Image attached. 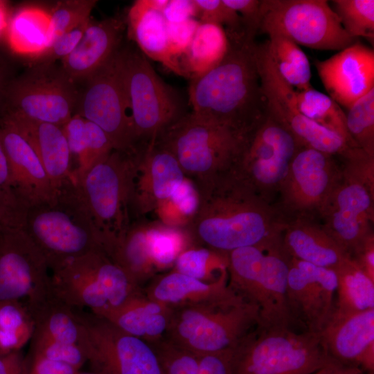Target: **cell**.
Instances as JSON below:
<instances>
[{"label": "cell", "mask_w": 374, "mask_h": 374, "mask_svg": "<svg viewBox=\"0 0 374 374\" xmlns=\"http://www.w3.org/2000/svg\"><path fill=\"white\" fill-rule=\"evenodd\" d=\"M197 190L199 205L185 227L194 244L228 254L282 235L287 220L276 206L230 175Z\"/></svg>", "instance_id": "6da1fadb"}, {"label": "cell", "mask_w": 374, "mask_h": 374, "mask_svg": "<svg viewBox=\"0 0 374 374\" xmlns=\"http://www.w3.org/2000/svg\"><path fill=\"white\" fill-rule=\"evenodd\" d=\"M229 40L221 62L191 80L189 103L195 114L247 136L267 114L256 43L247 37Z\"/></svg>", "instance_id": "7a4b0ae2"}, {"label": "cell", "mask_w": 374, "mask_h": 374, "mask_svg": "<svg viewBox=\"0 0 374 374\" xmlns=\"http://www.w3.org/2000/svg\"><path fill=\"white\" fill-rule=\"evenodd\" d=\"M291 257L282 237L260 246L235 249L228 253V283L258 309V326H296L287 303V276Z\"/></svg>", "instance_id": "3957f363"}, {"label": "cell", "mask_w": 374, "mask_h": 374, "mask_svg": "<svg viewBox=\"0 0 374 374\" xmlns=\"http://www.w3.org/2000/svg\"><path fill=\"white\" fill-rule=\"evenodd\" d=\"M328 357L319 334L258 324L231 349V374H312Z\"/></svg>", "instance_id": "277c9868"}, {"label": "cell", "mask_w": 374, "mask_h": 374, "mask_svg": "<svg viewBox=\"0 0 374 374\" xmlns=\"http://www.w3.org/2000/svg\"><path fill=\"white\" fill-rule=\"evenodd\" d=\"M22 229L51 271L73 258L103 249L74 184L60 189L51 200L29 208Z\"/></svg>", "instance_id": "5b68a950"}, {"label": "cell", "mask_w": 374, "mask_h": 374, "mask_svg": "<svg viewBox=\"0 0 374 374\" xmlns=\"http://www.w3.org/2000/svg\"><path fill=\"white\" fill-rule=\"evenodd\" d=\"M258 322V308L233 292L216 301L172 308L166 337L199 357L232 349Z\"/></svg>", "instance_id": "8992f818"}, {"label": "cell", "mask_w": 374, "mask_h": 374, "mask_svg": "<svg viewBox=\"0 0 374 374\" xmlns=\"http://www.w3.org/2000/svg\"><path fill=\"white\" fill-rule=\"evenodd\" d=\"M136 152L114 150L75 183L107 254L132 223Z\"/></svg>", "instance_id": "52a82bcc"}, {"label": "cell", "mask_w": 374, "mask_h": 374, "mask_svg": "<svg viewBox=\"0 0 374 374\" xmlns=\"http://www.w3.org/2000/svg\"><path fill=\"white\" fill-rule=\"evenodd\" d=\"M341 157L340 177L319 217L325 230L351 256L374 234V157L359 148Z\"/></svg>", "instance_id": "ba28073f"}, {"label": "cell", "mask_w": 374, "mask_h": 374, "mask_svg": "<svg viewBox=\"0 0 374 374\" xmlns=\"http://www.w3.org/2000/svg\"><path fill=\"white\" fill-rule=\"evenodd\" d=\"M245 137L190 112L156 141L174 156L185 176L198 188L229 172Z\"/></svg>", "instance_id": "9c48e42d"}, {"label": "cell", "mask_w": 374, "mask_h": 374, "mask_svg": "<svg viewBox=\"0 0 374 374\" xmlns=\"http://www.w3.org/2000/svg\"><path fill=\"white\" fill-rule=\"evenodd\" d=\"M54 295L67 305L94 314L115 308L143 290L103 249L73 258L52 271Z\"/></svg>", "instance_id": "30bf717a"}, {"label": "cell", "mask_w": 374, "mask_h": 374, "mask_svg": "<svg viewBox=\"0 0 374 374\" xmlns=\"http://www.w3.org/2000/svg\"><path fill=\"white\" fill-rule=\"evenodd\" d=\"M118 56L137 144L146 145L186 114L184 104L139 48L121 46Z\"/></svg>", "instance_id": "8fae6325"}, {"label": "cell", "mask_w": 374, "mask_h": 374, "mask_svg": "<svg viewBox=\"0 0 374 374\" xmlns=\"http://www.w3.org/2000/svg\"><path fill=\"white\" fill-rule=\"evenodd\" d=\"M300 147L292 134L267 113L246 136L227 175L273 204Z\"/></svg>", "instance_id": "7c38bea8"}, {"label": "cell", "mask_w": 374, "mask_h": 374, "mask_svg": "<svg viewBox=\"0 0 374 374\" xmlns=\"http://www.w3.org/2000/svg\"><path fill=\"white\" fill-rule=\"evenodd\" d=\"M80 327L78 345L99 374H163L152 348L106 319L74 308Z\"/></svg>", "instance_id": "4fadbf2b"}, {"label": "cell", "mask_w": 374, "mask_h": 374, "mask_svg": "<svg viewBox=\"0 0 374 374\" xmlns=\"http://www.w3.org/2000/svg\"><path fill=\"white\" fill-rule=\"evenodd\" d=\"M259 32L278 33L317 50L339 51L358 40L345 31L326 0H262Z\"/></svg>", "instance_id": "5bb4252c"}, {"label": "cell", "mask_w": 374, "mask_h": 374, "mask_svg": "<svg viewBox=\"0 0 374 374\" xmlns=\"http://www.w3.org/2000/svg\"><path fill=\"white\" fill-rule=\"evenodd\" d=\"M80 91L55 63H39L6 87V114L63 126L75 114Z\"/></svg>", "instance_id": "9a60e30c"}, {"label": "cell", "mask_w": 374, "mask_h": 374, "mask_svg": "<svg viewBox=\"0 0 374 374\" xmlns=\"http://www.w3.org/2000/svg\"><path fill=\"white\" fill-rule=\"evenodd\" d=\"M119 49L84 81L75 114L100 127L114 150L133 152L138 144L120 65Z\"/></svg>", "instance_id": "2e32d148"}, {"label": "cell", "mask_w": 374, "mask_h": 374, "mask_svg": "<svg viewBox=\"0 0 374 374\" xmlns=\"http://www.w3.org/2000/svg\"><path fill=\"white\" fill-rule=\"evenodd\" d=\"M256 55L267 113L285 127L300 146L334 157H341L352 148L341 136L317 124L300 112L294 89L280 75L264 43L256 44Z\"/></svg>", "instance_id": "e0dca14e"}, {"label": "cell", "mask_w": 374, "mask_h": 374, "mask_svg": "<svg viewBox=\"0 0 374 374\" xmlns=\"http://www.w3.org/2000/svg\"><path fill=\"white\" fill-rule=\"evenodd\" d=\"M341 175L334 156L308 147L296 152L276 206L287 220L319 216Z\"/></svg>", "instance_id": "ac0fdd59"}, {"label": "cell", "mask_w": 374, "mask_h": 374, "mask_svg": "<svg viewBox=\"0 0 374 374\" xmlns=\"http://www.w3.org/2000/svg\"><path fill=\"white\" fill-rule=\"evenodd\" d=\"M47 263L23 229L0 231V303L25 300L28 308L53 292Z\"/></svg>", "instance_id": "d6986e66"}, {"label": "cell", "mask_w": 374, "mask_h": 374, "mask_svg": "<svg viewBox=\"0 0 374 374\" xmlns=\"http://www.w3.org/2000/svg\"><path fill=\"white\" fill-rule=\"evenodd\" d=\"M189 179L174 156L157 141L136 152L132 211L139 216L154 213L164 223L174 200Z\"/></svg>", "instance_id": "ffe728a7"}, {"label": "cell", "mask_w": 374, "mask_h": 374, "mask_svg": "<svg viewBox=\"0 0 374 374\" xmlns=\"http://www.w3.org/2000/svg\"><path fill=\"white\" fill-rule=\"evenodd\" d=\"M337 290L333 269L291 258L287 299L297 327L319 334L334 313Z\"/></svg>", "instance_id": "44dd1931"}, {"label": "cell", "mask_w": 374, "mask_h": 374, "mask_svg": "<svg viewBox=\"0 0 374 374\" xmlns=\"http://www.w3.org/2000/svg\"><path fill=\"white\" fill-rule=\"evenodd\" d=\"M314 66L328 96L346 109L374 88V50L358 40Z\"/></svg>", "instance_id": "7402d4cb"}, {"label": "cell", "mask_w": 374, "mask_h": 374, "mask_svg": "<svg viewBox=\"0 0 374 374\" xmlns=\"http://www.w3.org/2000/svg\"><path fill=\"white\" fill-rule=\"evenodd\" d=\"M0 141L9 165L12 186L28 209L48 202L57 193L35 150L11 123L1 118Z\"/></svg>", "instance_id": "603a6c76"}, {"label": "cell", "mask_w": 374, "mask_h": 374, "mask_svg": "<svg viewBox=\"0 0 374 374\" xmlns=\"http://www.w3.org/2000/svg\"><path fill=\"white\" fill-rule=\"evenodd\" d=\"M319 337L332 359L374 373V308L331 319Z\"/></svg>", "instance_id": "cb8c5ba5"}, {"label": "cell", "mask_w": 374, "mask_h": 374, "mask_svg": "<svg viewBox=\"0 0 374 374\" xmlns=\"http://www.w3.org/2000/svg\"><path fill=\"white\" fill-rule=\"evenodd\" d=\"M125 28L120 17L91 18L78 46L60 61L62 70L75 82L84 81L121 47Z\"/></svg>", "instance_id": "d4e9b609"}, {"label": "cell", "mask_w": 374, "mask_h": 374, "mask_svg": "<svg viewBox=\"0 0 374 374\" xmlns=\"http://www.w3.org/2000/svg\"><path fill=\"white\" fill-rule=\"evenodd\" d=\"M2 119L14 125L28 141L56 191L69 184H75L72 155L62 126L6 114Z\"/></svg>", "instance_id": "484cf974"}, {"label": "cell", "mask_w": 374, "mask_h": 374, "mask_svg": "<svg viewBox=\"0 0 374 374\" xmlns=\"http://www.w3.org/2000/svg\"><path fill=\"white\" fill-rule=\"evenodd\" d=\"M282 244L291 258L333 270L351 258L312 218L287 220Z\"/></svg>", "instance_id": "4316f807"}, {"label": "cell", "mask_w": 374, "mask_h": 374, "mask_svg": "<svg viewBox=\"0 0 374 374\" xmlns=\"http://www.w3.org/2000/svg\"><path fill=\"white\" fill-rule=\"evenodd\" d=\"M144 294L170 308L200 304L226 297L234 291L228 272L213 282H204L170 270L152 278Z\"/></svg>", "instance_id": "83f0119b"}, {"label": "cell", "mask_w": 374, "mask_h": 374, "mask_svg": "<svg viewBox=\"0 0 374 374\" xmlns=\"http://www.w3.org/2000/svg\"><path fill=\"white\" fill-rule=\"evenodd\" d=\"M171 314L172 308L150 299L142 290L119 306L95 314L151 344L166 336Z\"/></svg>", "instance_id": "f1b7e54d"}, {"label": "cell", "mask_w": 374, "mask_h": 374, "mask_svg": "<svg viewBox=\"0 0 374 374\" xmlns=\"http://www.w3.org/2000/svg\"><path fill=\"white\" fill-rule=\"evenodd\" d=\"M125 22L128 37L136 44L146 57L186 77L179 62L170 54L167 21L161 12L153 9L148 0H136L130 6Z\"/></svg>", "instance_id": "f546056e"}, {"label": "cell", "mask_w": 374, "mask_h": 374, "mask_svg": "<svg viewBox=\"0 0 374 374\" xmlns=\"http://www.w3.org/2000/svg\"><path fill=\"white\" fill-rule=\"evenodd\" d=\"M158 221H134L113 245L107 255L142 287L158 275L154 262Z\"/></svg>", "instance_id": "4dcf8cb0"}, {"label": "cell", "mask_w": 374, "mask_h": 374, "mask_svg": "<svg viewBox=\"0 0 374 374\" xmlns=\"http://www.w3.org/2000/svg\"><path fill=\"white\" fill-rule=\"evenodd\" d=\"M229 48V40L222 26L200 23L180 62L186 78L192 80L213 69L224 59Z\"/></svg>", "instance_id": "1f68e13d"}, {"label": "cell", "mask_w": 374, "mask_h": 374, "mask_svg": "<svg viewBox=\"0 0 374 374\" xmlns=\"http://www.w3.org/2000/svg\"><path fill=\"white\" fill-rule=\"evenodd\" d=\"M49 13L33 6L19 9L9 21L7 39L11 49L37 57L49 46Z\"/></svg>", "instance_id": "d6a6232c"}, {"label": "cell", "mask_w": 374, "mask_h": 374, "mask_svg": "<svg viewBox=\"0 0 374 374\" xmlns=\"http://www.w3.org/2000/svg\"><path fill=\"white\" fill-rule=\"evenodd\" d=\"M334 271L337 278V290L331 319L374 308V281L351 258Z\"/></svg>", "instance_id": "836d02e7"}, {"label": "cell", "mask_w": 374, "mask_h": 374, "mask_svg": "<svg viewBox=\"0 0 374 374\" xmlns=\"http://www.w3.org/2000/svg\"><path fill=\"white\" fill-rule=\"evenodd\" d=\"M267 35L269 39L264 42L267 52L284 80L296 91L312 87L310 63L301 47L282 34Z\"/></svg>", "instance_id": "e575fe53"}, {"label": "cell", "mask_w": 374, "mask_h": 374, "mask_svg": "<svg viewBox=\"0 0 374 374\" xmlns=\"http://www.w3.org/2000/svg\"><path fill=\"white\" fill-rule=\"evenodd\" d=\"M28 310L35 323V332L59 342L78 345L80 327L75 311L54 294Z\"/></svg>", "instance_id": "d590c367"}, {"label": "cell", "mask_w": 374, "mask_h": 374, "mask_svg": "<svg viewBox=\"0 0 374 374\" xmlns=\"http://www.w3.org/2000/svg\"><path fill=\"white\" fill-rule=\"evenodd\" d=\"M295 96L298 108L304 116L339 135L352 148H358L348 132L346 113L329 96L311 87L295 90Z\"/></svg>", "instance_id": "8d00e7d4"}, {"label": "cell", "mask_w": 374, "mask_h": 374, "mask_svg": "<svg viewBox=\"0 0 374 374\" xmlns=\"http://www.w3.org/2000/svg\"><path fill=\"white\" fill-rule=\"evenodd\" d=\"M35 323L25 303H0V355L19 351L33 335Z\"/></svg>", "instance_id": "74e56055"}, {"label": "cell", "mask_w": 374, "mask_h": 374, "mask_svg": "<svg viewBox=\"0 0 374 374\" xmlns=\"http://www.w3.org/2000/svg\"><path fill=\"white\" fill-rule=\"evenodd\" d=\"M228 254L193 244L183 251L171 270L204 281L213 282L227 273Z\"/></svg>", "instance_id": "f35d334b"}, {"label": "cell", "mask_w": 374, "mask_h": 374, "mask_svg": "<svg viewBox=\"0 0 374 374\" xmlns=\"http://www.w3.org/2000/svg\"><path fill=\"white\" fill-rule=\"evenodd\" d=\"M332 9L345 31L352 37L374 43V1L334 0Z\"/></svg>", "instance_id": "ab89813d"}, {"label": "cell", "mask_w": 374, "mask_h": 374, "mask_svg": "<svg viewBox=\"0 0 374 374\" xmlns=\"http://www.w3.org/2000/svg\"><path fill=\"white\" fill-rule=\"evenodd\" d=\"M346 123L356 145L374 157V88L347 109Z\"/></svg>", "instance_id": "60d3db41"}, {"label": "cell", "mask_w": 374, "mask_h": 374, "mask_svg": "<svg viewBox=\"0 0 374 374\" xmlns=\"http://www.w3.org/2000/svg\"><path fill=\"white\" fill-rule=\"evenodd\" d=\"M28 208L17 194L0 141V231L22 229Z\"/></svg>", "instance_id": "b9f144b4"}, {"label": "cell", "mask_w": 374, "mask_h": 374, "mask_svg": "<svg viewBox=\"0 0 374 374\" xmlns=\"http://www.w3.org/2000/svg\"><path fill=\"white\" fill-rule=\"evenodd\" d=\"M97 1L66 0L57 2L49 13L50 44L63 33L91 19Z\"/></svg>", "instance_id": "7bdbcfd3"}, {"label": "cell", "mask_w": 374, "mask_h": 374, "mask_svg": "<svg viewBox=\"0 0 374 374\" xmlns=\"http://www.w3.org/2000/svg\"><path fill=\"white\" fill-rule=\"evenodd\" d=\"M148 344L157 356L163 374H199L198 356L166 336Z\"/></svg>", "instance_id": "ee69618b"}, {"label": "cell", "mask_w": 374, "mask_h": 374, "mask_svg": "<svg viewBox=\"0 0 374 374\" xmlns=\"http://www.w3.org/2000/svg\"><path fill=\"white\" fill-rule=\"evenodd\" d=\"M194 1L200 23L214 24L222 26L228 38L247 36L240 15L227 6L222 0Z\"/></svg>", "instance_id": "f6af8a7d"}, {"label": "cell", "mask_w": 374, "mask_h": 374, "mask_svg": "<svg viewBox=\"0 0 374 374\" xmlns=\"http://www.w3.org/2000/svg\"><path fill=\"white\" fill-rule=\"evenodd\" d=\"M31 339L32 357L61 362L77 371L87 362L82 350L77 344L59 342L35 332Z\"/></svg>", "instance_id": "bcb514c9"}, {"label": "cell", "mask_w": 374, "mask_h": 374, "mask_svg": "<svg viewBox=\"0 0 374 374\" xmlns=\"http://www.w3.org/2000/svg\"><path fill=\"white\" fill-rule=\"evenodd\" d=\"M87 142L85 152L82 161L74 170L75 183L92 166L114 150L110 139L98 125L87 121Z\"/></svg>", "instance_id": "7dc6e473"}, {"label": "cell", "mask_w": 374, "mask_h": 374, "mask_svg": "<svg viewBox=\"0 0 374 374\" xmlns=\"http://www.w3.org/2000/svg\"><path fill=\"white\" fill-rule=\"evenodd\" d=\"M90 19L57 37L42 55L36 57L39 63H55L71 54L81 40Z\"/></svg>", "instance_id": "c3c4849f"}, {"label": "cell", "mask_w": 374, "mask_h": 374, "mask_svg": "<svg viewBox=\"0 0 374 374\" xmlns=\"http://www.w3.org/2000/svg\"><path fill=\"white\" fill-rule=\"evenodd\" d=\"M200 21L192 18L177 23L167 22V33L171 55L179 60L187 51Z\"/></svg>", "instance_id": "681fc988"}, {"label": "cell", "mask_w": 374, "mask_h": 374, "mask_svg": "<svg viewBox=\"0 0 374 374\" xmlns=\"http://www.w3.org/2000/svg\"><path fill=\"white\" fill-rule=\"evenodd\" d=\"M62 130L72 157H75L78 166L83 159L87 146V120L74 114L62 126Z\"/></svg>", "instance_id": "f907efd6"}, {"label": "cell", "mask_w": 374, "mask_h": 374, "mask_svg": "<svg viewBox=\"0 0 374 374\" xmlns=\"http://www.w3.org/2000/svg\"><path fill=\"white\" fill-rule=\"evenodd\" d=\"M229 8L237 12L242 19L247 36L255 39L259 32L261 21L262 0H222Z\"/></svg>", "instance_id": "816d5d0a"}, {"label": "cell", "mask_w": 374, "mask_h": 374, "mask_svg": "<svg viewBox=\"0 0 374 374\" xmlns=\"http://www.w3.org/2000/svg\"><path fill=\"white\" fill-rule=\"evenodd\" d=\"M168 23H177L197 17V8L194 0H168L162 12Z\"/></svg>", "instance_id": "f5cc1de1"}, {"label": "cell", "mask_w": 374, "mask_h": 374, "mask_svg": "<svg viewBox=\"0 0 374 374\" xmlns=\"http://www.w3.org/2000/svg\"><path fill=\"white\" fill-rule=\"evenodd\" d=\"M231 350L199 356V374H231Z\"/></svg>", "instance_id": "db71d44e"}, {"label": "cell", "mask_w": 374, "mask_h": 374, "mask_svg": "<svg viewBox=\"0 0 374 374\" xmlns=\"http://www.w3.org/2000/svg\"><path fill=\"white\" fill-rule=\"evenodd\" d=\"M351 258L359 269L374 281V234L367 238L351 256Z\"/></svg>", "instance_id": "11a10c76"}, {"label": "cell", "mask_w": 374, "mask_h": 374, "mask_svg": "<svg viewBox=\"0 0 374 374\" xmlns=\"http://www.w3.org/2000/svg\"><path fill=\"white\" fill-rule=\"evenodd\" d=\"M73 367L55 361L32 357L28 374H76Z\"/></svg>", "instance_id": "9f6ffc18"}, {"label": "cell", "mask_w": 374, "mask_h": 374, "mask_svg": "<svg viewBox=\"0 0 374 374\" xmlns=\"http://www.w3.org/2000/svg\"><path fill=\"white\" fill-rule=\"evenodd\" d=\"M29 366L19 351L0 355V374H28Z\"/></svg>", "instance_id": "6f0895ef"}, {"label": "cell", "mask_w": 374, "mask_h": 374, "mask_svg": "<svg viewBox=\"0 0 374 374\" xmlns=\"http://www.w3.org/2000/svg\"><path fill=\"white\" fill-rule=\"evenodd\" d=\"M362 369L343 365L333 359L312 374H362Z\"/></svg>", "instance_id": "680465c9"}, {"label": "cell", "mask_w": 374, "mask_h": 374, "mask_svg": "<svg viewBox=\"0 0 374 374\" xmlns=\"http://www.w3.org/2000/svg\"><path fill=\"white\" fill-rule=\"evenodd\" d=\"M8 23L6 3L4 1H0V33L7 28Z\"/></svg>", "instance_id": "91938a15"}, {"label": "cell", "mask_w": 374, "mask_h": 374, "mask_svg": "<svg viewBox=\"0 0 374 374\" xmlns=\"http://www.w3.org/2000/svg\"><path fill=\"white\" fill-rule=\"evenodd\" d=\"M6 87L3 85V76L2 71L0 69V94L5 92Z\"/></svg>", "instance_id": "94428289"}, {"label": "cell", "mask_w": 374, "mask_h": 374, "mask_svg": "<svg viewBox=\"0 0 374 374\" xmlns=\"http://www.w3.org/2000/svg\"><path fill=\"white\" fill-rule=\"evenodd\" d=\"M76 374H99V373H96V372H93H93H90V373H82V372H80V371H78V372L76 373Z\"/></svg>", "instance_id": "6125c7cd"}, {"label": "cell", "mask_w": 374, "mask_h": 374, "mask_svg": "<svg viewBox=\"0 0 374 374\" xmlns=\"http://www.w3.org/2000/svg\"><path fill=\"white\" fill-rule=\"evenodd\" d=\"M362 374H374V373H366V372H364Z\"/></svg>", "instance_id": "be15d7a7"}]
</instances>
